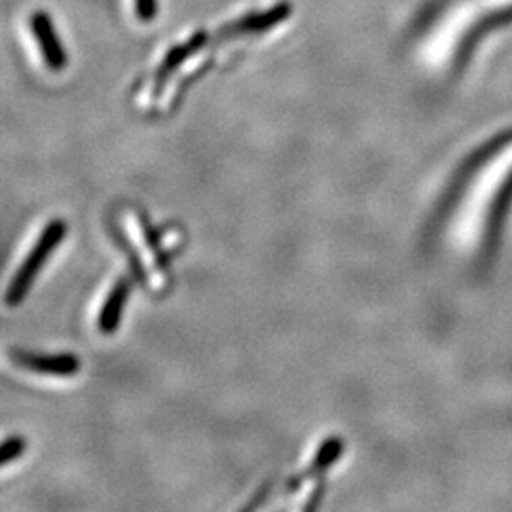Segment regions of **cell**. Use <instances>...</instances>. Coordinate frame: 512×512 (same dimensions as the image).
<instances>
[{
	"mask_svg": "<svg viewBox=\"0 0 512 512\" xmlns=\"http://www.w3.org/2000/svg\"><path fill=\"white\" fill-rule=\"evenodd\" d=\"M67 234V222L65 220H52L48 224V228H44V232L40 234L37 245L33 247V251L25 258V262L21 264L18 274L14 275L10 289L6 293V302L8 306H18L21 300L25 298V294L29 293V289L33 287L37 275L40 274V268L44 266V262L54 253L55 247L65 239Z\"/></svg>",
	"mask_w": 512,
	"mask_h": 512,
	"instance_id": "6da1fadb",
	"label": "cell"
},
{
	"mask_svg": "<svg viewBox=\"0 0 512 512\" xmlns=\"http://www.w3.org/2000/svg\"><path fill=\"white\" fill-rule=\"evenodd\" d=\"M14 359L21 368L33 370L38 374H54V376H73L80 370V359L71 353L57 355H38V353H14Z\"/></svg>",
	"mask_w": 512,
	"mask_h": 512,
	"instance_id": "7a4b0ae2",
	"label": "cell"
},
{
	"mask_svg": "<svg viewBox=\"0 0 512 512\" xmlns=\"http://www.w3.org/2000/svg\"><path fill=\"white\" fill-rule=\"evenodd\" d=\"M129 291H131V283L128 277L120 279L112 291H110L101 313H99V330L103 334H114L120 321H122V313L128 304Z\"/></svg>",
	"mask_w": 512,
	"mask_h": 512,
	"instance_id": "3957f363",
	"label": "cell"
},
{
	"mask_svg": "<svg viewBox=\"0 0 512 512\" xmlns=\"http://www.w3.org/2000/svg\"><path fill=\"white\" fill-rule=\"evenodd\" d=\"M35 31H37L38 44H40V50L44 54L46 63L52 67V69H63L65 67V54L63 50L59 48V44L55 42L54 31H52V25L48 18L44 16H37L35 21Z\"/></svg>",
	"mask_w": 512,
	"mask_h": 512,
	"instance_id": "277c9868",
	"label": "cell"
},
{
	"mask_svg": "<svg viewBox=\"0 0 512 512\" xmlns=\"http://www.w3.org/2000/svg\"><path fill=\"white\" fill-rule=\"evenodd\" d=\"M342 452H344V442H342V440L336 439V437L325 440V442L321 444V448H319L317 456L313 459L311 469L306 473V476L323 473L325 469H329L332 463H336V461H338V458L342 456Z\"/></svg>",
	"mask_w": 512,
	"mask_h": 512,
	"instance_id": "5b68a950",
	"label": "cell"
},
{
	"mask_svg": "<svg viewBox=\"0 0 512 512\" xmlns=\"http://www.w3.org/2000/svg\"><path fill=\"white\" fill-rule=\"evenodd\" d=\"M23 452H25V440L21 437H10V439L4 440L2 450H0V465L2 467L10 465L12 461L21 458Z\"/></svg>",
	"mask_w": 512,
	"mask_h": 512,
	"instance_id": "8992f818",
	"label": "cell"
}]
</instances>
